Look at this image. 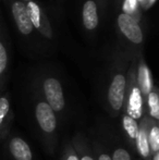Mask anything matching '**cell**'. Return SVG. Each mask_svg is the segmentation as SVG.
Segmentation results:
<instances>
[{"instance_id": "6da1fadb", "label": "cell", "mask_w": 159, "mask_h": 160, "mask_svg": "<svg viewBox=\"0 0 159 160\" xmlns=\"http://www.w3.org/2000/svg\"><path fill=\"white\" fill-rule=\"evenodd\" d=\"M123 113L135 121H141L145 116V100L136 83L135 67L132 65L127 74V91H125ZM122 109V110H123Z\"/></svg>"}, {"instance_id": "7a4b0ae2", "label": "cell", "mask_w": 159, "mask_h": 160, "mask_svg": "<svg viewBox=\"0 0 159 160\" xmlns=\"http://www.w3.org/2000/svg\"><path fill=\"white\" fill-rule=\"evenodd\" d=\"M127 91V73L125 71H115L111 76L107 92V100L111 112L118 117L123 109Z\"/></svg>"}, {"instance_id": "3957f363", "label": "cell", "mask_w": 159, "mask_h": 160, "mask_svg": "<svg viewBox=\"0 0 159 160\" xmlns=\"http://www.w3.org/2000/svg\"><path fill=\"white\" fill-rule=\"evenodd\" d=\"M34 110L35 118L42 134L48 138H52L57 133L58 127L56 112L45 100H37Z\"/></svg>"}, {"instance_id": "277c9868", "label": "cell", "mask_w": 159, "mask_h": 160, "mask_svg": "<svg viewBox=\"0 0 159 160\" xmlns=\"http://www.w3.org/2000/svg\"><path fill=\"white\" fill-rule=\"evenodd\" d=\"M42 93L45 101L50 106L53 111L62 112L66 108V97L60 81L52 76L44 78L42 81Z\"/></svg>"}, {"instance_id": "5b68a950", "label": "cell", "mask_w": 159, "mask_h": 160, "mask_svg": "<svg viewBox=\"0 0 159 160\" xmlns=\"http://www.w3.org/2000/svg\"><path fill=\"white\" fill-rule=\"evenodd\" d=\"M25 4L33 28H36L45 37L52 38V30H51L50 23H49L47 14L42 10V7L36 1H34V0L25 2Z\"/></svg>"}, {"instance_id": "8992f818", "label": "cell", "mask_w": 159, "mask_h": 160, "mask_svg": "<svg viewBox=\"0 0 159 160\" xmlns=\"http://www.w3.org/2000/svg\"><path fill=\"white\" fill-rule=\"evenodd\" d=\"M117 23L120 32L125 36V38L129 42L135 45L142 44L144 40V35L135 18L125 14V13H121L118 17Z\"/></svg>"}, {"instance_id": "52a82bcc", "label": "cell", "mask_w": 159, "mask_h": 160, "mask_svg": "<svg viewBox=\"0 0 159 160\" xmlns=\"http://www.w3.org/2000/svg\"><path fill=\"white\" fill-rule=\"evenodd\" d=\"M11 12H12L13 20H14L19 32L24 36L31 35L34 28H33L32 22L28 17L25 2L21 1V0H13L11 3Z\"/></svg>"}, {"instance_id": "ba28073f", "label": "cell", "mask_w": 159, "mask_h": 160, "mask_svg": "<svg viewBox=\"0 0 159 160\" xmlns=\"http://www.w3.org/2000/svg\"><path fill=\"white\" fill-rule=\"evenodd\" d=\"M14 118L12 106L9 96H0V141L4 139L9 135L12 127V121Z\"/></svg>"}, {"instance_id": "9c48e42d", "label": "cell", "mask_w": 159, "mask_h": 160, "mask_svg": "<svg viewBox=\"0 0 159 160\" xmlns=\"http://www.w3.org/2000/svg\"><path fill=\"white\" fill-rule=\"evenodd\" d=\"M135 78H136L137 86L140 88L141 93H142L145 100L146 96L151 93L155 85H154L153 82V76H152L151 70L147 67V64L145 63L143 58H141L138 60L137 67L135 68Z\"/></svg>"}, {"instance_id": "30bf717a", "label": "cell", "mask_w": 159, "mask_h": 160, "mask_svg": "<svg viewBox=\"0 0 159 160\" xmlns=\"http://www.w3.org/2000/svg\"><path fill=\"white\" fill-rule=\"evenodd\" d=\"M148 121H149L148 116H144L141 119L140 123H138V131H137V134H136L135 143H134V146H135L138 155L144 160L152 159V152L151 149H149L148 138H147Z\"/></svg>"}, {"instance_id": "8fae6325", "label": "cell", "mask_w": 159, "mask_h": 160, "mask_svg": "<svg viewBox=\"0 0 159 160\" xmlns=\"http://www.w3.org/2000/svg\"><path fill=\"white\" fill-rule=\"evenodd\" d=\"M8 147L11 156L14 160H33L32 149L22 137H11Z\"/></svg>"}, {"instance_id": "7c38bea8", "label": "cell", "mask_w": 159, "mask_h": 160, "mask_svg": "<svg viewBox=\"0 0 159 160\" xmlns=\"http://www.w3.org/2000/svg\"><path fill=\"white\" fill-rule=\"evenodd\" d=\"M83 25L87 31H94L99 24L97 4L94 0H87L83 4L82 10Z\"/></svg>"}, {"instance_id": "4fadbf2b", "label": "cell", "mask_w": 159, "mask_h": 160, "mask_svg": "<svg viewBox=\"0 0 159 160\" xmlns=\"http://www.w3.org/2000/svg\"><path fill=\"white\" fill-rule=\"evenodd\" d=\"M71 143L74 147L79 160H95L93 154H92L91 147L87 143V139L82 134L79 133V134L75 135Z\"/></svg>"}, {"instance_id": "5bb4252c", "label": "cell", "mask_w": 159, "mask_h": 160, "mask_svg": "<svg viewBox=\"0 0 159 160\" xmlns=\"http://www.w3.org/2000/svg\"><path fill=\"white\" fill-rule=\"evenodd\" d=\"M145 105L147 108V116L154 121L159 120V94L158 88L154 86L152 92L145 98Z\"/></svg>"}, {"instance_id": "9a60e30c", "label": "cell", "mask_w": 159, "mask_h": 160, "mask_svg": "<svg viewBox=\"0 0 159 160\" xmlns=\"http://www.w3.org/2000/svg\"><path fill=\"white\" fill-rule=\"evenodd\" d=\"M147 138L152 155L159 152V128L158 122L149 118L148 127H147Z\"/></svg>"}, {"instance_id": "2e32d148", "label": "cell", "mask_w": 159, "mask_h": 160, "mask_svg": "<svg viewBox=\"0 0 159 160\" xmlns=\"http://www.w3.org/2000/svg\"><path fill=\"white\" fill-rule=\"evenodd\" d=\"M121 121H122V128L125 132V135H127V137L129 138V141L134 145L136 134H137V131H138V123L140 122L133 120V119L130 118L129 116H127V114H124V113H122V119H121Z\"/></svg>"}, {"instance_id": "e0dca14e", "label": "cell", "mask_w": 159, "mask_h": 160, "mask_svg": "<svg viewBox=\"0 0 159 160\" xmlns=\"http://www.w3.org/2000/svg\"><path fill=\"white\" fill-rule=\"evenodd\" d=\"M7 68H8V53L3 42L0 40V88L2 87V82L6 76Z\"/></svg>"}, {"instance_id": "ac0fdd59", "label": "cell", "mask_w": 159, "mask_h": 160, "mask_svg": "<svg viewBox=\"0 0 159 160\" xmlns=\"http://www.w3.org/2000/svg\"><path fill=\"white\" fill-rule=\"evenodd\" d=\"M61 160H79L72 143H67L61 155Z\"/></svg>"}, {"instance_id": "d6986e66", "label": "cell", "mask_w": 159, "mask_h": 160, "mask_svg": "<svg viewBox=\"0 0 159 160\" xmlns=\"http://www.w3.org/2000/svg\"><path fill=\"white\" fill-rule=\"evenodd\" d=\"M111 159L112 160H132L131 155L125 148L117 147L113 149L112 155H111Z\"/></svg>"}, {"instance_id": "ffe728a7", "label": "cell", "mask_w": 159, "mask_h": 160, "mask_svg": "<svg viewBox=\"0 0 159 160\" xmlns=\"http://www.w3.org/2000/svg\"><path fill=\"white\" fill-rule=\"evenodd\" d=\"M137 11V0H125L123 3V13L131 15Z\"/></svg>"}, {"instance_id": "44dd1931", "label": "cell", "mask_w": 159, "mask_h": 160, "mask_svg": "<svg viewBox=\"0 0 159 160\" xmlns=\"http://www.w3.org/2000/svg\"><path fill=\"white\" fill-rule=\"evenodd\" d=\"M97 160H112L111 159V156L108 154V152H99L97 157Z\"/></svg>"}, {"instance_id": "7402d4cb", "label": "cell", "mask_w": 159, "mask_h": 160, "mask_svg": "<svg viewBox=\"0 0 159 160\" xmlns=\"http://www.w3.org/2000/svg\"><path fill=\"white\" fill-rule=\"evenodd\" d=\"M151 160H159V152H154V154L152 155V159Z\"/></svg>"}, {"instance_id": "603a6c76", "label": "cell", "mask_w": 159, "mask_h": 160, "mask_svg": "<svg viewBox=\"0 0 159 160\" xmlns=\"http://www.w3.org/2000/svg\"><path fill=\"white\" fill-rule=\"evenodd\" d=\"M156 2V0H147V8H149V7H152L154 3Z\"/></svg>"}, {"instance_id": "cb8c5ba5", "label": "cell", "mask_w": 159, "mask_h": 160, "mask_svg": "<svg viewBox=\"0 0 159 160\" xmlns=\"http://www.w3.org/2000/svg\"><path fill=\"white\" fill-rule=\"evenodd\" d=\"M21 1H23V2H28V1H32V0H21Z\"/></svg>"}]
</instances>
